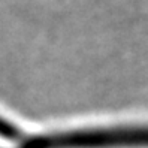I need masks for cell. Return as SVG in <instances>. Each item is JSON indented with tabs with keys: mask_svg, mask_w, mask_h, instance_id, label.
<instances>
[{
	"mask_svg": "<svg viewBox=\"0 0 148 148\" xmlns=\"http://www.w3.org/2000/svg\"><path fill=\"white\" fill-rule=\"evenodd\" d=\"M5 148H148V118L42 130L21 135Z\"/></svg>",
	"mask_w": 148,
	"mask_h": 148,
	"instance_id": "cell-1",
	"label": "cell"
},
{
	"mask_svg": "<svg viewBox=\"0 0 148 148\" xmlns=\"http://www.w3.org/2000/svg\"><path fill=\"white\" fill-rule=\"evenodd\" d=\"M21 130L16 127V124L12 123V120L6 118L3 115H0V136H2L5 141L8 142H14L21 136Z\"/></svg>",
	"mask_w": 148,
	"mask_h": 148,
	"instance_id": "cell-2",
	"label": "cell"
}]
</instances>
